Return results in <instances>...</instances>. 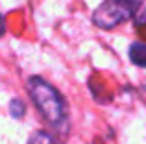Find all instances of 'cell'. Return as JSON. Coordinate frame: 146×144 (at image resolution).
<instances>
[{"instance_id": "8992f818", "label": "cell", "mask_w": 146, "mask_h": 144, "mask_svg": "<svg viewBox=\"0 0 146 144\" xmlns=\"http://www.w3.org/2000/svg\"><path fill=\"white\" fill-rule=\"evenodd\" d=\"M9 113H11V116H13V118H22V116H24V113H26L24 102L19 100V98L11 100V104H9Z\"/></svg>"}, {"instance_id": "5b68a950", "label": "cell", "mask_w": 146, "mask_h": 144, "mask_svg": "<svg viewBox=\"0 0 146 144\" xmlns=\"http://www.w3.org/2000/svg\"><path fill=\"white\" fill-rule=\"evenodd\" d=\"M28 144H57V141L48 131H35V133L30 137Z\"/></svg>"}, {"instance_id": "277c9868", "label": "cell", "mask_w": 146, "mask_h": 144, "mask_svg": "<svg viewBox=\"0 0 146 144\" xmlns=\"http://www.w3.org/2000/svg\"><path fill=\"white\" fill-rule=\"evenodd\" d=\"M133 4V20L135 24L146 26V0H131Z\"/></svg>"}, {"instance_id": "52a82bcc", "label": "cell", "mask_w": 146, "mask_h": 144, "mask_svg": "<svg viewBox=\"0 0 146 144\" xmlns=\"http://www.w3.org/2000/svg\"><path fill=\"white\" fill-rule=\"evenodd\" d=\"M6 33V18H4V15L0 13V37Z\"/></svg>"}, {"instance_id": "3957f363", "label": "cell", "mask_w": 146, "mask_h": 144, "mask_svg": "<svg viewBox=\"0 0 146 144\" xmlns=\"http://www.w3.org/2000/svg\"><path fill=\"white\" fill-rule=\"evenodd\" d=\"M128 55H129V61L133 65L146 69V43H141V41L131 43L128 48Z\"/></svg>"}, {"instance_id": "6da1fadb", "label": "cell", "mask_w": 146, "mask_h": 144, "mask_svg": "<svg viewBox=\"0 0 146 144\" xmlns=\"http://www.w3.org/2000/svg\"><path fill=\"white\" fill-rule=\"evenodd\" d=\"M28 92L32 102L35 104L37 111L44 118V122L52 129L59 131V133H67L68 107L63 94L41 76H30L28 78Z\"/></svg>"}, {"instance_id": "7a4b0ae2", "label": "cell", "mask_w": 146, "mask_h": 144, "mask_svg": "<svg viewBox=\"0 0 146 144\" xmlns=\"http://www.w3.org/2000/svg\"><path fill=\"white\" fill-rule=\"evenodd\" d=\"M129 18H133L131 0H104L93 13L94 26L102 30H113Z\"/></svg>"}]
</instances>
